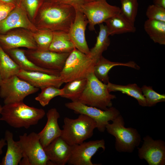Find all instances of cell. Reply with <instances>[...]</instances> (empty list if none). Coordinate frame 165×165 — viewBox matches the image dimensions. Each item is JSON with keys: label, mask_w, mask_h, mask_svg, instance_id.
<instances>
[{"label": "cell", "mask_w": 165, "mask_h": 165, "mask_svg": "<svg viewBox=\"0 0 165 165\" xmlns=\"http://www.w3.org/2000/svg\"><path fill=\"white\" fill-rule=\"evenodd\" d=\"M95 0H84L85 2L93 1Z\"/></svg>", "instance_id": "43"}, {"label": "cell", "mask_w": 165, "mask_h": 165, "mask_svg": "<svg viewBox=\"0 0 165 165\" xmlns=\"http://www.w3.org/2000/svg\"><path fill=\"white\" fill-rule=\"evenodd\" d=\"M99 25V31L96 42L90 50V55L96 61L102 56L103 53L107 49L110 43L109 37L110 35L106 25L102 23Z\"/></svg>", "instance_id": "27"}, {"label": "cell", "mask_w": 165, "mask_h": 165, "mask_svg": "<svg viewBox=\"0 0 165 165\" xmlns=\"http://www.w3.org/2000/svg\"><path fill=\"white\" fill-rule=\"evenodd\" d=\"M0 120L15 128L28 129L37 124L45 115L42 108L30 107L23 102L4 104L2 106Z\"/></svg>", "instance_id": "2"}, {"label": "cell", "mask_w": 165, "mask_h": 165, "mask_svg": "<svg viewBox=\"0 0 165 165\" xmlns=\"http://www.w3.org/2000/svg\"><path fill=\"white\" fill-rule=\"evenodd\" d=\"M65 105L75 113L85 115L93 119L96 123L97 128L101 132L105 131L109 121H112L120 114L119 110L112 106L103 110L87 106L78 101L68 102Z\"/></svg>", "instance_id": "10"}, {"label": "cell", "mask_w": 165, "mask_h": 165, "mask_svg": "<svg viewBox=\"0 0 165 165\" xmlns=\"http://www.w3.org/2000/svg\"><path fill=\"white\" fill-rule=\"evenodd\" d=\"M53 37L49 50L57 53H70L75 48L68 32L53 31Z\"/></svg>", "instance_id": "24"}, {"label": "cell", "mask_w": 165, "mask_h": 165, "mask_svg": "<svg viewBox=\"0 0 165 165\" xmlns=\"http://www.w3.org/2000/svg\"><path fill=\"white\" fill-rule=\"evenodd\" d=\"M80 10L86 17L90 31L95 30L97 24L103 23L108 18L119 13L120 8L109 4L106 0H95L85 2Z\"/></svg>", "instance_id": "9"}, {"label": "cell", "mask_w": 165, "mask_h": 165, "mask_svg": "<svg viewBox=\"0 0 165 165\" xmlns=\"http://www.w3.org/2000/svg\"><path fill=\"white\" fill-rule=\"evenodd\" d=\"M86 79L85 88L76 101L103 110L112 106V100L116 97L110 93L107 84L98 79L93 72Z\"/></svg>", "instance_id": "3"}, {"label": "cell", "mask_w": 165, "mask_h": 165, "mask_svg": "<svg viewBox=\"0 0 165 165\" xmlns=\"http://www.w3.org/2000/svg\"><path fill=\"white\" fill-rule=\"evenodd\" d=\"M60 137L71 145L80 144L90 138L97 128L95 121L87 116L80 114L75 119L65 117Z\"/></svg>", "instance_id": "5"}, {"label": "cell", "mask_w": 165, "mask_h": 165, "mask_svg": "<svg viewBox=\"0 0 165 165\" xmlns=\"http://www.w3.org/2000/svg\"><path fill=\"white\" fill-rule=\"evenodd\" d=\"M153 4L165 8V0H153Z\"/></svg>", "instance_id": "38"}, {"label": "cell", "mask_w": 165, "mask_h": 165, "mask_svg": "<svg viewBox=\"0 0 165 165\" xmlns=\"http://www.w3.org/2000/svg\"><path fill=\"white\" fill-rule=\"evenodd\" d=\"M16 5L0 1V22L4 19L15 7Z\"/></svg>", "instance_id": "36"}, {"label": "cell", "mask_w": 165, "mask_h": 165, "mask_svg": "<svg viewBox=\"0 0 165 165\" xmlns=\"http://www.w3.org/2000/svg\"><path fill=\"white\" fill-rule=\"evenodd\" d=\"M86 82V78L67 83L62 88L63 94L61 97L69 99L72 101H76L84 90Z\"/></svg>", "instance_id": "29"}, {"label": "cell", "mask_w": 165, "mask_h": 165, "mask_svg": "<svg viewBox=\"0 0 165 165\" xmlns=\"http://www.w3.org/2000/svg\"><path fill=\"white\" fill-rule=\"evenodd\" d=\"M47 121L43 129L38 134L40 142L43 148L57 138L61 132L58 120L60 115L56 108L49 110L46 113Z\"/></svg>", "instance_id": "18"}, {"label": "cell", "mask_w": 165, "mask_h": 165, "mask_svg": "<svg viewBox=\"0 0 165 165\" xmlns=\"http://www.w3.org/2000/svg\"><path fill=\"white\" fill-rule=\"evenodd\" d=\"M110 35L127 33H134L136 29L133 24L119 13L111 17L105 22Z\"/></svg>", "instance_id": "23"}, {"label": "cell", "mask_w": 165, "mask_h": 165, "mask_svg": "<svg viewBox=\"0 0 165 165\" xmlns=\"http://www.w3.org/2000/svg\"><path fill=\"white\" fill-rule=\"evenodd\" d=\"M144 27L145 31L154 42L165 45V22L148 19Z\"/></svg>", "instance_id": "25"}, {"label": "cell", "mask_w": 165, "mask_h": 165, "mask_svg": "<svg viewBox=\"0 0 165 165\" xmlns=\"http://www.w3.org/2000/svg\"><path fill=\"white\" fill-rule=\"evenodd\" d=\"M6 145L7 143L5 138H1L0 140V155L2 153V148Z\"/></svg>", "instance_id": "39"}, {"label": "cell", "mask_w": 165, "mask_h": 165, "mask_svg": "<svg viewBox=\"0 0 165 165\" xmlns=\"http://www.w3.org/2000/svg\"><path fill=\"white\" fill-rule=\"evenodd\" d=\"M4 138L7 143V149L0 165L19 164L23 155L19 141H15L13 140V133L8 130L5 131Z\"/></svg>", "instance_id": "22"}, {"label": "cell", "mask_w": 165, "mask_h": 165, "mask_svg": "<svg viewBox=\"0 0 165 165\" xmlns=\"http://www.w3.org/2000/svg\"><path fill=\"white\" fill-rule=\"evenodd\" d=\"M146 15L148 19L165 22V8L152 4L147 8Z\"/></svg>", "instance_id": "34"}, {"label": "cell", "mask_w": 165, "mask_h": 165, "mask_svg": "<svg viewBox=\"0 0 165 165\" xmlns=\"http://www.w3.org/2000/svg\"><path fill=\"white\" fill-rule=\"evenodd\" d=\"M33 36L37 45V50L42 51L49 50L53 38L52 31L45 29L34 34Z\"/></svg>", "instance_id": "32"}, {"label": "cell", "mask_w": 165, "mask_h": 165, "mask_svg": "<svg viewBox=\"0 0 165 165\" xmlns=\"http://www.w3.org/2000/svg\"><path fill=\"white\" fill-rule=\"evenodd\" d=\"M3 80V79L2 78V77L1 76V75L0 73V86L1 85V84L2 83V82Z\"/></svg>", "instance_id": "42"}, {"label": "cell", "mask_w": 165, "mask_h": 165, "mask_svg": "<svg viewBox=\"0 0 165 165\" xmlns=\"http://www.w3.org/2000/svg\"><path fill=\"white\" fill-rule=\"evenodd\" d=\"M54 2L70 5L75 10H80L81 6L85 2L84 0H49Z\"/></svg>", "instance_id": "37"}, {"label": "cell", "mask_w": 165, "mask_h": 165, "mask_svg": "<svg viewBox=\"0 0 165 165\" xmlns=\"http://www.w3.org/2000/svg\"><path fill=\"white\" fill-rule=\"evenodd\" d=\"M75 10V19L69 29L68 34L75 48L90 55V49L85 37V31L88 21L86 16L80 10Z\"/></svg>", "instance_id": "14"}, {"label": "cell", "mask_w": 165, "mask_h": 165, "mask_svg": "<svg viewBox=\"0 0 165 165\" xmlns=\"http://www.w3.org/2000/svg\"><path fill=\"white\" fill-rule=\"evenodd\" d=\"M5 51L22 70L60 75V72L58 71L45 69L36 65L27 57L24 50L18 48Z\"/></svg>", "instance_id": "20"}, {"label": "cell", "mask_w": 165, "mask_h": 165, "mask_svg": "<svg viewBox=\"0 0 165 165\" xmlns=\"http://www.w3.org/2000/svg\"><path fill=\"white\" fill-rule=\"evenodd\" d=\"M17 75L33 86L40 89L50 86L60 88L64 83L60 75L39 72L27 71L20 69Z\"/></svg>", "instance_id": "16"}, {"label": "cell", "mask_w": 165, "mask_h": 165, "mask_svg": "<svg viewBox=\"0 0 165 165\" xmlns=\"http://www.w3.org/2000/svg\"><path fill=\"white\" fill-rule=\"evenodd\" d=\"M0 46L4 50L24 47L30 50L37 49L34 38L25 33L13 32L0 35Z\"/></svg>", "instance_id": "19"}, {"label": "cell", "mask_w": 165, "mask_h": 165, "mask_svg": "<svg viewBox=\"0 0 165 165\" xmlns=\"http://www.w3.org/2000/svg\"><path fill=\"white\" fill-rule=\"evenodd\" d=\"M41 89V93L35 97V100L43 107L48 105L53 98L58 96L61 97L63 94L62 89L54 86H46Z\"/></svg>", "instance_id": "31"}, {"label": "cell", "mask_w": 165, "mask_h": 165, "mask_svg": "<svg viewBox=\"0 0 165 165\" xmlns=\"http://www.w3.org/2000/svg\"><path fill=\"white\" fill-rule=\"evenodd\" d=\"M45 0H21L20 4L22 5L33 18L38 9L42 4Z\"/></svg>", "instance_id": "35"}, {"label": "cell", "mask_w": 165, "mask_h": 165, "mask_svg": "<svg viewBox=\"0 0 165 165\" xmlns=\"http://www.w3.org/2000/svg\"><path fill=\"white\" fill-rule=\"evenodd\" d=\"M96 61L75 48L67 58L60 76L64 83L86 78L93 72Z\"/></svg>", "instance_id": "4"}, {"label": "cell", "mask_w": 165, "mask_h": 165, "mask_svg": "<svg viewBox=\"0 0 165 165\" xmlns=\"http://www.w3.org/2000/svg\"><path fill=\"white\" fill-rule=\"evenodd\" d=\"M100 148L105 149L103 139L83 142L71 145V153L67 164L70 165H96L91 161L93 156Z\"/></svg>", "instance_id": "11"}, {"label": "cell", "mask_w": 165, "mask_h": 165, "mask_svg": "<svg viewBox=\"0 0 165 165\" xmlns=\"http://www.w3.org/2000/svg\"><path fill=\"white\" fill-rule=\"evenodd\" d=\"M108 89L110 92L119 91L135 98L139 104L143 107L147 106L145 98L141 88L135 83L125 85L115 84L109 82L107 84Z\"/></svg>", "instance_id": "26"}, {"label": "cell", "mask_w": 165, "mask_h": 165, "mask_svg": "<svg viewBox=\"0 0 165 165\" xmlns=\"http://www.w3.org/2000/svg\"><path fill=\"white\" fill-rule=\"evenodd\" d=\"M141 147L138 148V155L149 165L165 164V143L161 140H154L149 136L143 138Z\"/></svg>", "instance_id": "13"}, {"label": "cell", "mask_w": 165, "mask_h": 165, "mask_svg": "<svg viewBox=\"0 0 165 165\" xmlns=\"http://www.w3.org/2000/svg\"><path fill=\"white\" fill-rule=\"evenodd\" d=\"M2 109V106H1V105H0V114L1 112Z\"/></svg>", "instance_id": "44"}, {"label": "cell", "mask_w": 165, "mask_h": 165, "mask_svg": "<svg viewBox=\"0 0 165 165\" xmlns=\"http://www.w3.org/2000/svg\"><path fill=\"white\" fill-rule=\"evenodd\" d=\"M49 160L53 165H65L70 157L71 145L60 136L44 148Z\"/></svg>", "instance_id": "17"}, {"label": "cell", "mask_w": 165, "mask_h": 165, "mask_svg": "<svg viewBox=\"0 0 165 165\" xmlns=\"http://www.w3.org/2000/svg\"><path fill=\"white\" fill-rule=\"evenodd\" d=\"M0 1L6 3H13L16 5L14 0H0Z\"/></svg>", "instance_id": "40"}, {"label": "cell", "mask_w": 165, "mask_h": 165, "mask_svg": "<svg viewBox=\"0 0 165 165\" xmlns=\"http://www.w3.org/2000/svg\"><path fill=\"white\" fill-rule=\"evenodd\" d=\"M106 127L107 132L116 139L115 147L119 152H132L140 144L141 138L137 130L132 127L126 128L124 119L120 114Z\"/></svg>", "instance_id": "6"}, {"label": "cell", "mask_w": 165, "mask_h": 165, "mask_svg": "<svg viewBox=\"0 0 165 165\" xmlns=\"http://www.w3.org/2000/svg\"><path fill=\"white\" fill-rule=\"evenodd\" d=\"M41 6L40 18L45 29L68 32L75 16L73 7L49 0L44 1Z\"/></svg>", "instance_id": "1"}, {"label": "cell", "mask_w": 165, "mask_h": 165, "mask_svg": "<svg viewBox=\"0 0 165 165\" xmlns=\"http://www.w3.org/2000/svg\"><path fill=\"white\" fill-rule=\"evenodd\" d=\"M117 66H123L139 70L140 67L134 61L122 63L111 61L102 56L96 62L93 72L96 77L102 82L107 84L109 82L108 73L110 69Z\"/></svg>", "instance_id": "21"}, {"label": "cell", "mask_w": 165, "mask_h": 165, "mask_svg": "<svg viewBox=\"0 0 165 165\" xmlns=\"http://www.w3.org/2000/svg\"><path fill=\"white\" fill-rule=\"evenodd\" d=\"M18 141L23 155L19 165H53L40 142L38 134L25 133L19 136Z\"/></svg>", "instance_id": "7"}, {"label": "cell", "mask_w": 165, "mask_h": 165, "mask_svg": "<svg viewBox=\"0 0 165 165\" xmlns=\"http://www.w3.org/2000/svg\"><path fill=\"white\" fill-rule=\"evenodd\" d=\"M26 13L25 9L22 5H16L7 16L0 22V33H5L11 29L18 28L35 30Z\"/></svg>", "instance_id": "15"}, {"label": "cell", "mask_w": 165, "mask_h": 165, "mask_svg": "<svg viewBox=\"0 0 165 165\" xmlns=\"http://www.w3.org/2000/svg\"><path fill=\"white\" fill-rule=\"evenodd\" d=\"M39 89L15 75L3 79L0 86V97L4 104L23 102L27 96Z\"/></svg>", "instance_id": "8"}, {"label": "cell", "mask_w": 165, "mask_h": 165, "mask_svg": "<svg viewBox=\"0 0 165 165\" xmlns=\"http://www.w3.org/2000/svg\"><path fill=\"white\" fill-rule=\"evenodd\" d=\"M147 107H152L158 103L165 101V95L159 94L150 86L143 85L141 88Z\"/></svg>", "instance_id": "33"}, {"label": "cell", "mask_w": 165, "mask_h": 165, "mask_svg": "<svg viewBox=\"0 0 165 165\" xmlns=\"http://www.w3.org/2000/svg\"><path fill=\"white\" fill-rule=\"evenodd\" d=\"M46 0H45V1H46Z\"/></svg>", "instance_id": "45"}, {"label": "cell", "mask_w": 165, "mask_h": 165, "mask_svg": "<svg viewBox=\"0 0 165 165\" xmlns=\"http://www.w3.org/2000/svg\"><path fill=\"white\" fill-rule=\"evenodd\" d=\"M25 51L27 57L38 66L60 72L70 53H57L50 50H30Z\"/></svg>", "instance_id": "12"}, {"label": "cell", "mask_w": 165, "mask_h": 165, "mask_svg": "<svg viewBox=\"0 0 165 165\" xmlns=\"http://www.w3.org/2000/svg\"><path fill=\"white\" fill-rule=\"evenodd\" d=\"M20 69L0 46V73L3 79L17 75Z\"/></svg>", "instance_id": "28"}, {"label": "cell", "mask_w": 165, "mask_h": 165, "mask_svg": "<svg viewBox=\"0 0 165 165\" xmlns=\"http://www.w3.org/2000/svg\"><path fill=\"white\" fill-rule=\"evenodd\" d=\"M121 7L120 13L133 24H134L137 14L138 0H120Z\"/></svg>", "instance_id": "30"}, {"label": "cell", "mask_w": 165, "mask_h": 165, "mask_svg": "<svg viewBox=\"0 0 165 165\" xmlns=\"http://www.w3.org/2000/svg\"><path fill=\"white\" fill-rule=\"evenodd\" d=\"M16 5H20L21 0H14Z\"/></svg>", "instance_id": "41"}]
</instances>
